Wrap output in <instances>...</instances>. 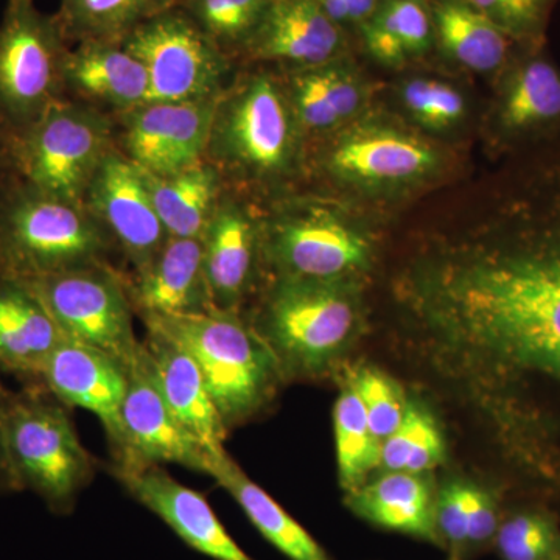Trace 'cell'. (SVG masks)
<instances>
[{"label":"cell","instance_id":"cell-1","mask_svg":"<svg viewBox=\"0 0 560 560\" xmlns=\"http://www.w3.org/2000/svg\"><path fill=\"white\" fill-rule=\"evenodd\" d=\"M515 200L466 245L431 260L412 290L471 348L560 372V187Z\"/></svg>","mask_w":560,"mask_h":560},{"label":"cell","instance_id":"cell-2","mask_svg":"<svg viewBox=\"0 0 560 560\" xmlns=\"http://www.w3.org/2000/svg\"><path fill=\"white\" fill-rule=\"evenodd\" d=\"M110 245L86 206L13 176L0 183V275L32 282L103 264Z\"/></svg>","mask_w":560,"mask_h":560},{"label":"cell","instance_id":"cell-3","mask_svg":"<svg viewBox=\"0 0 560 560\" xmlns=\"http://www.w3.org/2000/svg\"><path fill=\"white\" fill-rule=\"evenodd\" d=\"M300 132L285 88L270 73H253L217 101L205 160L224 180L275 183L293 171Z\"/></svg>","mask_w":560,"mask_h":560},{"label":"cell","instance_id":"cell-4","mask_svg":"<svg viewBox=\"0 0 560 560\" xmlns=\"http://www.w3.org/2000/svg\"><path fill=\"white\" fill-rule=\"evenodd\" d=\"M143 323L189 350L226 429L250 418L270 399L282 374L278 360L237 313L213 308L195 315L150 316Z\"/></svg>","mask_w":560,"mask_h":560},{"label":"cell","instance_id":"cell-5","mask_svg":"<svg viewBox=\"0 0 560 560\" xmlns=\"http://www.w3.org/2000/svg\"><path fill=\"white\" fill-rule=\"evenodd\" d=\"M43 385L10 390L3 442L18 492L31 490L54 514H69L92 475V460L68 411Z\"/></svg>","mask_w":560,"mask_h":560},{"label":"cell","instance_id":"cell-6","mask_svg":"<svg viewBox=\"0 0 560 560\" xmlns=\"http://www.w3.org/2000/svg\"><path fill=\"white\" fill-rule=\"evenodd\" d=\"M114 149V117L65 97L28 130L11 136V176L51 197L84 205L95 172Z\"/></svg>","mask_w":560,"mask_h":560},{"label":"cell","instance_id":"cell-7","mask_svg":"<svg viewBox=\"0 0 560 560\" xmlns=\"http://www.w3.org/2000/svg\"><path fill=\"white\" fill-rule=\"evenodd\" d=\"M357 302L345 279L279 276L254 330L275 353L282 374H318L345 348Z\"/></svg>","mask_w":560,"mask_h":560},{"label":"cell","instance_id":"cell-8","mask_svg":"<svg viewBox=\"0 0 560 560\" xmlns=\"http://www.w3.org/2000/svg\"><path fill=\"white\" fill-rule=\"evenodd\" d=\"M70 44L35 0H7L0 21V127L21 135L65 98Z\"/></svg>","mask_w":560,"mask_h":560},{"label":"cell","instance_id":"cell-9","mask_svg":"<svg viewBox=\"0 0 560 560\" xmlns=\"http://www.w3.org/2000/svg\"><path fill=\"white\" fill-rule=\"evenodd\" d=\"M149 72L150 102L219 98L230 86V55L178 5L140 25L124 40Z\"/></svg>","mask_w":560,"mask_h":560},{"label":"cell","instance_id":"cell-10","mask_svg":"<svg viewBox=\"0 0 560 560\" xmlns=\"http://www.w3.org/2000/svg\"><path fill=\"white\" fill-rule=\"evenodd\" d=\"M68 340L108 353L124 366L138 357L130 291L105 264L25 282Z\"/></svg>","mask_w":560,"mask_h":560},{"label":"cell","instance_id":"cell-11","mask_svg":"<svg viewBox=\"0 0 560 560\" xmlns=\"http://www.w3.org/2000/svg\"><path fill=\"white\" fill-rule=\"evenodd\" d=\"M260 238L265 257L279 276L345 279L370 260L366 237L319 202L283 206L260 228Z\"/></svg>","mask_w":560,"mask_h":560},{"label":"cell","instance_id":"cell-12","mask_svg":"<svg viewBox=\"0 0 560 560\" xmlns=\"http://www.w3.org/2000/svg\"><path fill=\"white\" fill-rule=\"evenodd\" d=\"M217 101L147 102L119 114L117 150L149 175L186 171L206 158Z\"/></svg>","mask_w":560,"mask_h":560},{"label":"cell","instance_id":"cell-13","mask_svg":"<svg viewBox=\"0 0 560 560\" xmlns=\"http://www.w3.org/2000/svg\"><path fill=\"white\" fill-rule=\"evenodd\" d=\"M113 442L119 448L120 460L156 466L178 464L209 474V452L179 422L162 397L143 353L142 341L138 357L127 366V390Z\"/></svg>","mask_w":560,"mask_h":560},{"label":"cell","instance_id":"cell-14","mask_svg":"<svg viewBox=\"0 0 560 560\" xmlns=\"http://www.w3.org/2000/svg\"><path fill=\"white\" fill-rule=\"evenodd\" d=\"M84 206L136 272L142 271L167 242L145 173L117 149L106 154L95 172Z\"/></svg>","mask_w":560,"mask_h":560},{"label":"cell","instance_id":"cell-15","mask_svg":"<svg viewBox=\"0 0 560 560\" xmlns=\"http://www.w3.org/2000/svg\"><path fill=\"white\" fill-rule=\"evenodd\" d=\"M116 475L132 499L158 515L191 550L213 560H256L232 539L205 495L180 485L156 464L119 460Z\"/></svg>","mask_w":560,"mask_h":560},{"label":"cell","instance_id":"cell-16","mask_svg":"<svg viewBox=\"0 0 560 560\" xmlns=\"http://www.w3.org/2000/svg\"><path fill=\"white\" fill-rule=\"evenodd\" d=\"M438 162L434 147L425 140L385 125H363L331 143L326 167L345 183L386 189L422 179Z\"/></svg>","mask_w":560,"mask_h":560},{"label":"cell","instance_id":"cell-17","mask_svg":"<svg viewBox=\"0 0 560 560\" xmlns=\"http://www.w3.org/2000/svg\"><path fill=\"white\" fill-rule=\"evenodd\" d=\"M345 49L346 32L316 0H276L238 58L298 70L338 60Z\"/></svg>","mask_w":560,"mask_h":560},{"label":"cell","instance_id":"cell-18","mask_svg":"<svg viewBox=\"0 0 560 560\" xmlns=\"http://www.w3.org/2000/svg\"><path fill=\"white\" fill-rule=\"evenodd\" d=\"M39 385L66 407L83 408L97 416L114 440L127 390V366L120 361L65 338L44 364Z\"/></svg>","mask_w":560,"mask_h":560},{"label":"cell","instance_id":"cell-19","mask_svg":"<svg viewBox=\"0 0 560 560\" xmlns=\"http://www.w3.org/2000/svg\"><path fill=\"white\" fill-rule=\"evenodd\" d=\"M65 95L116 117L150 102L149 72L121 43L84 40L66 57Z\"/></svg>","mask_w":560,"mask_h":560},{"label":"cell","instance_id":"cell-20","mask_svg":"<svg viewBox=\"0 0 560 560\" xmlns=\"http://www.w3.org/2000/svg\"><path fill=\"white\" fill-rule=\"evenodd\" d=\"M145 327L143 353L173 415L201 442L210 456L226 452L224 440L228 429L210 397L197 361L189 350L164 331L153 326Z\"/></svg>","mask_w":560,"mask_h":560},{"label":"cell","instance_id":"cell-21","mask_svg":"<svg viewBox=\"0 0 560 560\" xmlns=\"http://www.w3.org/2000/svg\"><path fill=\"white\" fill-rule=\"evenodd\" d=\"M202 246L213 308L237 313L253 282L261 238L249 210L226 190L202 235Z\"/></svg>","mask_w":560,"mask_h":560},{"label":"cell","instance_id":"cell-22","mask_svg":"<svg viewBox=\"0 0 560 560\" xmlns=\"http://www.w3.org/2000/svg\"><path fill=\"white\" fill-rule=\"evenodd\" d=\"M128 291L142 318L213 311L202 238L168 237Z\"/></svg>","mask_w":560,"mask_h":560},{"label":"cell","instance_id":"cell-23","mask_svg":"<svg viewBox=\"0 0 560 560\" xmlns=\"http://www.w3.org/2000/svg\"><path fill=\"white\" fill-rule=\"evenodd\" d=\"M62 340L32 287L0 275V374L39 385L44 364Z\"/></svg>","mask_w":560,"mask_h":560},{"label":"cell","instance_id":"cell-24","mask_svg":"<svg viewBox=\"0 0 560 560\" xmlns=\"http://www.w3.org/2000/svg\"><path fill=\"white\" fill-rule=\"evenodd\" d=\"M436 497L423 474L388 471L349 493L350 510L364 521L442 545Z\"/></svg>","mask_w":560,"mask_h":560},{"label":"cell","instance_id":"cell-25","mask_svg":"<svg viewBox=\"0 0 560 560\" xmlns=\"http://www.w3.org/2000/svg\"><path fill=\"white\" fill-rule=\"evenodd\" d=\"M208 475L230 492L254 528L283 556L290 560H331L300 522L294 521L278 501L246 477L228 452L210 456Z\"/></svg>","mask_w":560,"mask_h":560},{"label":"cell","instance_id":"cell-26","mask_svg":"<svg viewBox=\"0 0 560 560\" xmlns=\"http://www.w3.org/2000/svg\"><path fill=\"white\" fill-rule=\"evenodd\" d=\"M145 178L168 237L202 238L224 194L219 168L202 160L175 175Z\"/></svg>","mask_w":560,"mask_h":560},{"label":"cell","instance_id":"cell-27","mask_svg":"<svg viewBox=\"0 0 560 560\" xmlns=\"http://www.w3.org/2000/svg\"><path fill=\"white\" fill-rule=\"evenodd\" d=\"M434 44L451 60L478 73H492L508 60L511 38L459 0H429Z\"/></svg>","mask_w":560,"mask_h":560},{"label":"cell","instance_id":"cell-28","mask_svg":"<svg viewBox=\"0 0 560 560\" xmlns=\"http://www.w3.org/2000/svg\"><path fill=\"white\" fill-rule=\"evenodd\" d=\"M364 47L386 66L405 65L434 46L429 0H383L370 21L360 27Z\"/></svg>","mask_w":560,"mask_h":560},{"label":"cell","instance_id":"cell-29","mask_svg":"<svg viewBox=\"0 0 560 560\" xmlns=\"http://www.w3.org/2000/svg\"><path fill=\"white\" fill-rule=\"evenodd\" d=\"M179 0H60L57 18L72 44L84 40L124 43L136 28L178 5Z\"/></svg>","mask_w":560,"mask_h":560},{"label":"cell","instance_id":"cell-30","mask_svg":"<svg viewBox=\"0 0 560 560\" xmlns=\"http://www.w3.org/2000/svg\"><path fill=\"white\" fill-rule=\"evenodd\" d=\"M501 130L525 132L560 119V73L541 58H533L512 70L501 94Z\"/></svg>","mask_w":560,"mask_h":560},{"label":"cell","instance_id":"cell-31","mask_svg":"<svg viewBox=\"0 0 560 560\" xmlns=\"http://www.w3.org/2000/svg\"><path fill=\"white\" fill-rule=\"evenodd\" d=\"M338 477L346 492L361 488L381 466L382 442L375 438L366 412L352 386L346 385L334 411Z\"/></svg>","mask_w":560,"mask_h":560},{"label":"cell","instance_id":"cell-32","mask_svg":"<svg viewBox=\"0 0 560 560\" xmlns=\"http://www.w3.org/2000/svg\"><path fill=\"white\" fill-rule=\"evenodd\" d=\"M275 2L276 0H179L178 7L235 61Z\"/></svg>","mask_w":560,"mask_h":560},{"label":"cell","instance_id":"cell-33","mask_svg":"<svg viewBox=\"0 0 560 560\" xmlns=\"http://www.w3.org/2000/svg\"><path fill=\"white\" fill-rule=\"evenodd\" d=\"M444 452L436 420L420 405L408 404L400 425L382 442L381 466L388 471L425 474L440 466Z\"/></svg>","mask_w":560,"mask_h":560},{"label":"cell","instance_id":"cell-34","mask_svg":"<svg viewBox=\"0 0 560 560\" xmlns=\"http://www.w3.org/2000/svg\"><path fill=\"white\" fill-rule=\"evenodd\" d=\"M495 539L504 560H560V530L541 512L512 515L501 523Z\"/></svg>","mask_w":560,"mask_h":560},{"label":"cell","instance_id":"cell-35","mask_svg":"<svg viewBox=\"0 0 560 560\" xmlns=\"http://www.w3.org/2000/svg\"><path fill=\"white\" fill-rule=\"evenodd\" d=\"M349 385L360 397L375 438L385 441L400 425L407 412L404 390L388 375L370 368L353 372Z\"/></svg>","mask_w":560,"mask_h":560},{"label":"cell","instance_id":"cell-36","mask_svg":"<svg viewBox=\"0 0 560 560\" xmlns=\"http://www.w3.org/2000/svg\"><path fill=\"white\" fill-rule=\"evenodd\" d=\"M401 102L412 119L433 131L455 127L466 116V101L440 80L412 79L401 90Z\"/></svg>","mask_w":560,"mask_h":560},{"label":"cell","instance_id":"cell-37","mask_svg":"<svg viewBox=\"0 0 560 560\" xmlns=\"http://www.w3.org/2000/svg\"><path fill=\"white\" fill-rule=\"evenodd\" d=\"M495 24L511 39L537 38L550 11L551 0H459Z\"/></svg>","mask_w":560,"mask_h":560},{"label":"cell","instance_id":"cell-38","mask_svg":"<svg viewBox=\"0 0 560 560\" xmlns=\"http://www.w3.org/2000/svg\"><path fill=\"white\" fill-rule=\"evenodd\" d=\"M436 522L442 539L451 541L453 547L469 544L466 482H448L438 492Z\"/></svg>","mask_w":560,"mask_h":560},{"label":"cell","instance_id":"cell-39","mask_svg":"<svg viewBox=\"0 0 560 560\" xmlns=\"http://www.w3.org/2000/svg\"><path fill=\"white\" fill-rule=\"evenodd\" d=\"M466 500L469 544H482L495 537L500 526L499 511L492 495L477 486L466 485Z\"/></svg>","mask_w":560,"mask_h":560},{"label":"cell","instance_id":"cell-40","mask_svg":"<svg viewBox=\"0 0 560 560\" xmlns=\"http://www.w3.org/2000/svg\"><path fill=\"white\" fill-rule=\"evenodd\" d=\"M2 377V374H0ZM10 390L3 386L0 378V495L2 493L18 492L11 478L9 463H7L5 442H3V423H5L7 401H9Z\"/></svg>","mask_w":560,"mask_h":560},{"label":"cell","instance_id":"cell-41","mask_svg":"<svg viewBox=\"0 0 560 560\" xmlns=\"http://www.w3.org/2000/svg\"><path fill=\"white\" fill-rule=\"evenodd\" d=\"M383 0H342L349 13L350 25L360 31L364 22L370 21Z\"/></svg>","mask_w":560,"mask_h":560},{"label":"cell","instance_id":"cell-42","mask_svg":"<svg viewBox=\"0 0 560 560\" xmlns=\"http://www.w3.org/2000/svg\"><path fill=\"white\" fill-rule=\"evenodd\" d=\"M10 176V135L0 127V183Z\"/></svg>","mask_w":560,"mask_h":560},{"label":"cell","instance_id":"cell-43","mask_svg":"<svg viewBox=\"0 0 560 560\" xmlns=\"http://www.w3.org/2000/svg\"><path fill=\"white\" fill-rule=\"evenodd\" d=\"M448 560H460L458 555H453Z\"/></svg>","mask_w":560,"mask_h":560}]
</instances>
